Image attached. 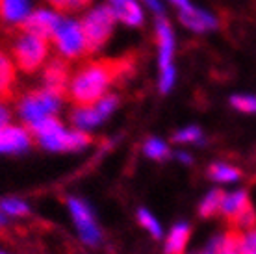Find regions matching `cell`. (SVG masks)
Returning a JSON list of instances; mask_svg holds the SVG:
<instances>
[{"instance_id":"cell-1","label":"cell","mask_w":256,"mask_h":254,"mask_svg":"<svg viewBox=\"0 0 256 254\" xmlns=\"http://www.w3.org/2000/svg\"><path fill=\"white\" fill-rule=\"evenodd\" d=\"M138 58L134 52L121 58L88 62L70 78L67 98L74 106H91L102 98L114 84H119L134 74Z\"/></svg>"},{"instance_id":"cell-2","label":"cell","mask_w":256,"mask_h":254,"mask_svg":"<svg viewBox=\"0 0 256 254\" xmlns=\"http://www.w3.org/2000/svg\"><path fill=\"white\" fill-rule=\"evenodd\" d=\"M8 34H10V50L17 67L26 74H32L41 69L50 52L48 39L41 38L38 34L26 32L19 26H10Z\"/></svg>"},{"instance_id":"cell-3","label":"cell","mask_w":256,"mask_h":254,"mask_svg":"<svg viewBox=\"0 0 256 254\" xmlns=\"http://www.w3.org/2000/svg\"><path fill=\"white\" fill-rule=\"evenodd\" d=\"M116 19L117 17L112 6H98L95 10H91L90 13H86V17L80 24L84 30V38H86V52L88 54H93L106 44V41L112 38Z\"/></svg>"},{"instance_id":"cell-4","label":"cell","mask_w":256,"mask_h":254,"mask_svg":"<svg viewBox=\"0 0 256 254\" xmlns=\"http://www.w3.org/2000/svg\"><path fill=\"white\" fill-rule=\"evenodd\" d=\"M62 104V96L50 93L48 89H36L26 93L19 102V114L24 119L26 124L43 121L58 112Z\"/></svg>"},{"instance_id":"cell-5","label":"cell","mask_w":256,"mask_h":254,"mask_svg":"<svg viewBox=\"0 0 256 254\" xmlns=\"http://www.w3.org/2000/svg\"><path fill=\"white\" fill-rule=\"evenodd\" d=\"M52 41L56 43L60 54L65 60H78V58L82 56H88L84 30L78 20H70L62 17L54 34H52Z\"/></svg>"},{"instance_id":"cell-6","label":"cell","mask_w":256,"mask_h":254,"mask_svg":"<svg viewBox=\"0 0 256 254\" xmlns=\"http://www.w3.org/2000/svg\"><path fill=\"white\" fill-rule=\"evenodd\" d=\"M221 214L226 217L230 228L247 230L256 226V212L245 191H234L230 195L224 193Z\"/></svg>"},{"instance_id":"cell-7","label":"cell","mask_w":256,"mask_h":254,"mask_svg":"<svg viewBox=\"0 0 256 254\" xmlns=\"http://www.w3.org/2000/svg\"><path fill=\"white\" fill-rule=\"evenodd\" d=\"M117 104H119V98L116 95H104L100 100L91 106H76L70 114V121L82 130L93 128L98 122H102L117 108Z\"/></svg>"},{"instance_id":"cell-8","label":"cell","mask_w":256,"mask_h":254,"mask_svg":"<svg viewBox=\"0 0 256 254\" xmlns=\"http://www.w3.org/2000/svg\"><path fill=\"white\" fill-rule=\"evenodd\" d=\"M38 141L39 145L48 148V150H78V148L90 145L91 138L80 130L67 132V130H64V126H60L52 132L45 134V136H39Z\"/></svg>"},{"instance_id":"cell-9","label":"cell","mask_w":256,"mask_h":254,"mask_svg":"<svg viewBox=\"0 0 256 254\" xmlns=\"http://www.w3.org/2000/svg\"><path fill=\"white\" fill-rule=\"evenodd\" d=\"M70 69L67 65V60L65 58H56L52 60L50 64L45 67V72H43V88L48 89L50 93L65 98L67 96V89H69L70 82Z\"/></svg>"},{"instance_id":"cell-10","label":"cell","mask_w":256,"mask_h":254,"mask_svg":"<svg viewBox=\"0 0 256 254\" xmlns=\"http://www.w3.org/2000/svg\"><path fill=\"white\" fill-rule=\"evenodd\" d=\"M69 208H70L72 219H74V222H76V226H78V230H80V236H82L84 242L88 243V245H95V243H98V240H100V232H98V228H96L95 219H93V214H91L90 206L84 204L82 200H78V198H70Z\"/></svg>"},{"instance_id":"cell-11","label":"cell","mask_w":256,"mask_h":254,"mask_svg":"<svg viewBox=\"0 0 256 254\" xmlns=\"http://www.w3.org/2000/svg\"><path fill=\"white\" fill-rule=\"evenodd\" d=\"M60 15H56L54 12H48V10H36L32 12L28 17H26L22 22H19V28L26 30V32H32V34H38L41 38H46L50 39L54 30H56V26L60 22Z\"/></svg>"},{"instance_id":"cell-12","label":"cell","mask_w":256,"mask_h":254,"mask_svg":"<svg viewBox=\"0 0 256 254\" xmlns=\"http://www.w3.org/2000/svg\"><path fill=\"white\" fill-rule=\"evenodd\" d=\"M30 145V132L20 126H0V152H22Z\"/></svg>"},{"instance_id":"cell-13","label":"cell","mask_w":256,"mask_h":254,"mask_svg":"<svg viewBox=\"0 0 256 254\" xmlns=\"http://www.w3.org/2000/svg\"><path fill=\"white\" fill-rule=\"evenodd\" d=\"M156 41H158V48H160V69L166 70L171 67V58L174 50V39L171 26L164 17L158 15L156 19Z\"/></svg>"},{"instance_id":"cell-14","label":"cell","mask_w":256,"mask_h":254,"mask_svg":"<svg viewBox=\"0 0 256 254\" xmlns=\"http://www.w3.org/2000/svg\"><path fill=\"white\" fill-rule=\"evenodd\" d=\"M34 0H0V20L15 26L32 13Z\"/></svg>"},{"instance_id":"cell-15","label":"cell","mask_w":256,"mask_h":254,"mask_svg":"<svg viewBox=\"0 0 256 254\" xmlns=\"http://www.w3.org/2000/svg\"><path fill=\"white\" fill-rule=\"evenodd\" d=\"M180 20L192 28L195 32H206V30H212L218 26V19L210 15V13L202 12V10H197L193 6H188L184 10H180Z\"/></svg>"},{"instance_id":"cell-16","label":"cell","mask_w":256,"mask_h":254,"mask_svg":"<svg viewBox=\"0 0 256 254\" xmlns=\"http://www.w3.org/2000/svg\"><path fill=\"white\" fill-rule=\"evenodd\" d=\"M15 65L12 58L0 48V102H6L13 98V89H15Z\"/></svg>"},{"instance_id":"cell-17","label":"cell","mask_w":256,"mask_h":254,"mask_svg":"<svg viewBox=\"0 0 256 254\" xmlns=\"http://www.w3.org/2000/svg\"><path fill=\"white\" fill-rule=\"evenodd\" d=\"M110 6L117 19H121L124 24L141 26L143 22V13L136 0H110Z\"/></svg>"},{"instance_id":"cell-18","label":"cell","mask_w":256,"mask_h":254,"mask_svg":"<svg viewBox=\"0 0 256 254\" xmlns=\"http://www.w3.org/2000/svg\"><path fill=\"white\" fill-rule=\"evenodd\" d=\"M190 234H192V228H190L188 222L174 224L171 234L167 236L166 254H184V250L188 247V242H190Z\"/></svg>"},{"instance_id":"cell-19","label":"cell","mask_w":256,"mask_h":254,"mask_svg":"<svg viewBox=\"0 0 256 254\" xmlns=\"http://www.w3.org/2000/svg\"><path fill=\"white\" fill-rule=\"evenodd\" d=\"M212 254H244L240 247V234L236 228H230L224 236H219L208 247Z\"/></svg>"},{"instance_id":"cell-20","label":"cell","mask_w":256,"mask_h":254,"mask_svg":"<svg viewBox=\"0 0 256 254\" xmlns=\"http://www.w3.org/2000/svg\"><path fill=\"white\" fill-rule=\"evenodd\" d=\"M224 198V191L223 190H214L210 191L206 198L202 200L200 208H198V214L204 219H210V217H216L221 214V204H223Z\"/></svg>"},{"instance_id":"cell-21","label":"cell","mask_w":256,"mask_h":254,"mask_svg":"<svg viewBox=\"0 0 256 254\" xmlns=\"http://www.w3.org/2000/svg\"><path fill=\"white\" fill-rule=\"evenodd\" d=\"M208 176L218 182H236L238 178L242 176V172L230 166H224V164H212L208 167Z\"/></svg>"},{"instance_id":"cell-22","label":"cell","mask_w":256,"mask_h":254,"mask_svg":"<svg viewBox=\"0 0 256 254\" xmlns=\"http://www.w3.org/2000/svg\"><path fill=\"white\" fill-rule=\"evenodd\" d=\"M54 10L62 13H74L82 12L91 4V0H46Z\"/></svg>"},{"instance_id":"cell-23","label":"cell","mask_w":256,"mask_h":254,"mask_svg":"<svg viewBox=\"0 0 256 254\" xmlns=\"http://www.w3.org/2000/svg\"><path fill=\"white\" fill-rule=\"evenodd\" d=\"M240 234V247L244 254H256V226L247 230H238Z\"/></svg>"},{"instance_id":"cell-24","label":"cell","mask_w":256,"mask_h":254,"mask_svg":"<svg viewBox=\"0 0 256 254\" xmlns=\"http://www.w3.org/2000/svg\"><path fill=\"white\" fill-rule=\"evenodd\" d=\"M145 154L152 160H166L169 156V148H167V145L164 141L154 140L152 138V140H148L145 143Z\"/></svg>"},{"instance_id":"cell-25","label":"cell","mask_w":256,"mask_h":254,"mask_svg":"<svg viewBox=\"0 0 256 254\" xmlns=\"http://www.w3.org/2000/svg\"><path fill=\"white\" fill-rule=\"evenodd\" d=\"M230 104L244 114H256V96L252 95H236L230 98Z\"/></svg>"},{"instance_id":"cell-26","label":"cell","mask_w":256,"mask_h":254,"mask_svg":"<svg viewBox=\"0 0 256 254\" xmlns=\"http://www.w3.org/2000/svg\"><path fill=\"white\" fill-rule=\"evenodd\" d=\"M138 219H140V222L145 226V228L150 232V234L154 236V238H160L162 236V226L158 224V221L154 219V216L150 214V212L147 210H140L138 212Z\"/></svg>"},{"instance_id":"cell-27","label":"cell","mask_w":256,"mask_h":254,"mask_svg":"<svg viewBox=\"0 0 256 254\" xmlns=\"http://www.w3.org/2000/svg\"><path fill=\"white\" fill-rule=\"evenodd\" d=\"M0 206L10 216H24V214H28V206L22 200H17V198H6V200L0 202Z\"/></svg>"},{"instance_id":"cell-28","label":"cell","mask_w":256,"mask_h":254,"mask_svg":"<svg viewBox=\"0 0 256 254\" xmlns=\"http://www.w3.org/2000/svg\"><path fill=\"white\" fill-rule=\"evenodd\" d=\"M176 143H193V141H200V130L197 126H188L180 130L173 136Z\"/></svg>"},{"instance_id":"cell-29","label":"cell","mask_w":256,"mask_h":254,"mask_svg":"<svg viewBox=\"0 0 256 254\" xmlns=\"http://www.w3.org/2000/svg\"><path fill=\"white\" fill-rule=\"evenodd\" d=\"M173 82H174V69H173V67L162 70V78H160L162 93H167V91L171 89V86H173Z\"/></svg>"},{"instance_id":"cell-30","label":"cell","mask_w":256,"mask_h":254,"mask_svg":"<svg viewBox=\"0 0 256 254\" xmlns=\"http://www.w3.org/2000/svg\"><path fill=\"white\" fill-rule=\"evenodd\" d=\"M145 2H147L148 8H150L154 13H158V15L164 13V6H162V2H158V0H145Z\"/></svg>"},{"instance_id":"cell-31","label":"cell","mask_w":256,"mask_h":254,"mask_svg":"<svg viewBox=\"0 0 256 254\" xmlns=\"http://www.w3.org/2000/svg\"><path fill=\"white\" fill-rule=\"evenodd\" d=\"M8 121H10V112L0 104V126L8 124Z\"/></svg>"},{"instance_id":"cell-32","label":"cell","mask_w":256,"mask_h":254,"mask_svg":"<svg viewBox=\"0 0 256 254\" xmlns=\"http://www.w3.org/2000/svg\"><path fill=\"white\" fill-rule=\"evenodd\" d=\"M171 2H173V4H176V6H178L180 10H184V8L192 6V4L188 2V0H171Z\"/></svg>"},{"instance_id":"cell-33","label":"cell","mask_w":256,"mask_h":254,"mask_svg":"<svg viewBox=\"0 0 256 254\" xmlns=\"http://www.w3.org/2000/svg\"><path fill=\"white\" fill-rule=\"evenodd\" d=\"M178 158L182 160V162H186V164H190V162H192V158H190L188 154H178Z\"/></svg>"},{"instance_id":"cell-34","label":"cell","mask_w":256,"mask_h":254,"mask_svg":"<svg viewBox=\"0 0 256 254\" xmlns=\"http://www.w3.org/2000/svg\"><path fill=\"white\" fill-rule=\"evenodd\" d=\"M197 254H212V252L208 250V248H206V250H202V252H197Z\"/></svg>"}]
</instances>
